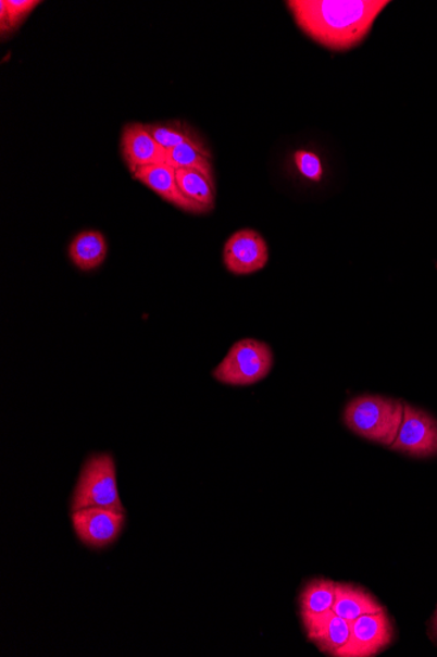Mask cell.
I'll list each match as a JSON object with an SVG mask.
<instances>
[{
  "label": "cell",
  "mask_w": 437,
  "mask_h": 657,
  "mask_svg": "<svg viewBox=\"0 0 437 657\" xmlns=\"http://www.w3.org/2000/svg\"><path fill=\"white\" fill-rule=\"evenodd\" d=\"M384 0H292L287 2L295 22L304 34L333 52L359 47L370 35Z\"/></svg>",
  "instance_id": "cell-1"
},
{
  "label": "cell",
  "mask_w": 437,
  "mask_h": 657,
  "mask_svg": "<svg viewBox=\"0 0 437 657\" xmlns=\"http://www.w3.org/2000/svg\"><path fill=\"white\" fill-rule=\"evenodd\" d=\"M404 404L383 395H359L347 404L344 421L357 436L390 448L403 420Z\"/></svg>",
  "instance_id": "cell-2"
},
{
  "label": "cell",
  "mask_w": 437,
  "mask_h": 657,
  "mask_svg": "<svg viewBox=\"0 0 437 657\" xmlns=\"http://www.w3.org/2000/svg\"><path fill=\"white\" fill-rule=\"evenodd\" d=\"M273 365L274 355L269 344L242 339L234 344L212 375L224 385L250 386L266 379Z\"/></svg>",
  "instance_id": "cell-3"
},
{
  "label": "cell",
  "mask_w": 437,
  "mask_h": 657,
  "mask_svg": "<svg viewBox=\"0 0 437 657\" xmlns=\"http://www.w3.org/2000/svg\"><path fill=\"white\" fill-rule=\"evenodd\" d=\"M85 508H107L124 512L111 455H95L83 466L71 509L74 512Z\"/></svg>",
  "instance_id": "cell-4"
},
{
  "label": "cell",
  "mask_w": 437,
  "mask_h": 657,
  "mask_svg": "<svg viewBox=\"0 0 437 657\" xmlns=\"http://www.w3.org/2000/svg\"><path fill=\"white\" fill-rule=\"evenodd\" d=\"M395 629L387 610L350 622L349 642L334 657H374L394 642Z\"/></svg>",
  "instance_id": "cell-5"
},
{
  "label": "cell",
  "mask_w": 437,
  "mask_h": 657,
  "mask_svg": "<svg viewBox=\"0 0 437 657\" xmlns=\"http://www.w3.org/2000/svg\"><path fill=\"white\" fill-rule=\"evenodd\" d=\"M389 449L413 458L437 456V420L422 408L404 404L401 429Z\"/></svg>",
  "instance_id": "cell-6"
},
{
  "label": "cell",
  "mask_w": 437,
  "mask_h": 657,
  "mask_svg": "<svg viewBox=\"0 0 437 657\" xmlns=\"http://www.w3.org/2000/svg\"><path fill=\"white\" fill-rule=\"evenodd\" d=\"M269 247L260 233L242 228L226 241L223 261L227 271L237 276H247L263 270L269 263Z\"/></svg>",
  "instance_id": "cell-7"
},
{
  "label": "cell",
  "mask_w": 437,
  "mask_h": 657,
  "mask_svg": "<svg viewBox=\"0 0 437 657\" xmlns=\"http://www.w3.org/2000/svg\"><path fill=\"white\" fill-rule=\"evenodd\" d=\"M125 513L107 508H85L74 510L73 524L78 538L88 547H107L115 540L124 526Z\"/></svg>",
  "instance_id": "cell-8"
},
{
  "label": "cell",
  "mask_w": 437,
  "mask_h": 657,
  "mask_svg": "<svg viewBox=\"0 0 437 657\" xmlns=\"http://www.w3.org/2000/svg\"><path fill=\"white\" fill-rule=\"evenodd\" d=\"M121 151L132 174L146 165L165 163V150L152 137L145 124L132 123L124 127Z\"/></svg>",
  "instance_id": "cell-9"
},
{
  "label": "cell",
  "mask_w": 437,
  "mask_h": 657,
  "mask_svg": "<svg viewBox=\"0 0 437 657\" xmlns=\"http://www.w3.org/2000/svg\"><path fill=\"white\" fill-rule=\"evenodd\" d=\"M307 631L308 640L314 643L321 653L327 656L336 655L350 637V622L334 613H325L301 618Z\"/></svg>",
  "instance_id": "cell-10"
},
{
  "label": "cell",
  "mask_w": 437,
  "mask_h": 657,
  "mask_svg": "<svg viewBox=\"0 0 437 657\" xmlns=\"http://www.w3.org/2000/svg\"><path fill=\"white\" fill-rule=\"evenodd\" d=\"M135 181L145 184L162 199L178 209L192 214H201L199 210L183 195L176 181V170L166 163L146 165L134 172Z\"/></svg>",
  "instance_id": "cell-11"
},
{
  "label": "cell",
  "mask_w": 437,
  "mask_h": 657,
  "mask_svg": "<svg viewBox=\"0 0 437 657\" xmlns=\"http://www.w3.org/2000/svg\"><path fill=\"white\" fill-rule=\"evenodd\" d=\"M176 181L183 195L195 203L199 213L208 214L214 210L216 201L214 174L192 169L176 170Z\"/></svg>",
  "instance_id": "cell-12"
},
{
  "label": "cell",
  "mask_w": 437,
  "mask_h": 657,
  "mask_svg": "<svg viewBox=\"0 0 437 657\" xmlns=\"http://www.w3.org/2000/svg\"><path fill=\"white\" fill-rule=\"evenodd\" d=\"M334 613L351 622L364 615H375L384 611V606L370 592L357 585L337 583Z\"/></svg>",
  "instance_id": "cell-13"
},
{
  "label": "cell",
  "mask_w": 437,
  "mask_h": 657,
  "mask_svg": "<svg viewBox=\"0 0 437 657\" xmlns=\"http://www.w3.org/2000/svg\"><path fill=\"white\" fill-rule=\"evenodd\" d=\"M108 244L104 235L95 230L83 232L71 241L68 257L83 272L93 271L104 263Z\"/></svg>",
  "instance_id": "cell-14"
},
{
  "label": "cell",
  "mask_w": 437,
  "mask_h": 657,
  "mask_svg": "<svg viewBox=\"0 0 437 657\" xmlns=\"http://www.w3.org/2000/svg\"><path fill=\"white\" fill-rule=\"evenodd\" d=\"M165 163L175 170L192 169L214 174L211 151L201 137L165 151Z\"/></svg>",
  "instance_id": "cell-15"
},
{
  "label": "cell",
  "mask_w": 437,
  "mask_h": 657,
  "mask_svg": "<svg viewBox=\"0 0 437 657\" xmlns=\"http://www.w3.org/2000/svg\"><path fill=\"white\" fill-rule=\"evenodd\" d=\"M336 582L327 579H313L304 586L300 595L301 618L325 613L333 609L336 599Z\"/></svg>",
  "instance_id": "cell-16"
},
{
  "label": "cell",
  "mask_w": 437,
  "mask_h": 657,
  "mask_svg": "<svg viewBox=\"0 0 437 657\" xmlns=\"http://www.w3.org/2000/svg\"><path fill=\"white\" fill-rule=\"evenodd\" d=\"M38 4L40 2L37 0H2L0 2V35L3 40L22 27Z\"/></svg>",
  "instance_id": "cell-17"
},
{
  "label": "cell",
  "mask_w": 437,
  "mask_h": 657,
  "mask_svg": "<svg viewBox=\"0 0 437 657\" xmlns=\"http://www.w3.org/2000/svg\"><path fill=\"white\" fill-rule=\"evenodd\" d=\"M147 129L155 138L157 142L165 151L176 148L178 145L189 142L199 138L198 133L183 121H171V123H158L147 125Z\"/></svg>",
  "instance_id": "cell-18"
},
{
  "label": "cell",
  "mask_w": 437,
  "mask_h": 657,
  "mask_svg": "<svg viewBox=\"0 0 437 657\" xmlns=\"http://www.w3.org/2000/svg\"><path fill=\"white\" fill-rule=\"evenodd\" d=\"M295 165L299 174L307 181L320 183L324 177V164L316 152L308 150H298L294 156Z\"/></svg>",
  "instance_id": "cell-19"
},
{
  "label": "cell",
  "mask_w": 437,
  "mask_h": 657,
  "mask_svg": "<svg viewBox=\"0 0 437 657\" xmlns=\"http://www.w3.org/2000/svg\"><path fill=\"white\" fill-rule=\"evenodd\" d=\"M435 630H436V634H437V611H436V617H435Z\"/></svg>",
  "instance_id": "cell-20"
}]
</instances>
